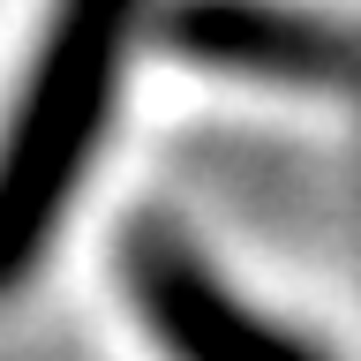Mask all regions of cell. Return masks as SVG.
<instances>
[{"mask_svg": "<svg viewBox=\"0 0 361 361\" xmlns=\"http://www.w3.org/2000/svg\"><path fill=\"white\" fill-rule=\"evenodd\" d=\"M121 279L166 361H324L309 338L256 316L173 226H135L121 248Z\"/></svg>", "mask_w": 361, "mask_h": 361, "instance_id": "2", "label": "cell"}, {"mask_svg": "<svg viewBox=\"0 0 361 361\" xmlns=\"http://www.w3.org/2000/svg\"><path fill=\"white\" fill-rule=\"evenodd\" d=\"M151 0H53L0 128V301L45 264L106 143Z\"/></svg>", "mask_w": 361, "mask_h": 361, "instance_id": "1", "label": "cell"}, {"mask_svg": "<svg viewBox=\"0 0 361 361\" xmlns=\"http://www.w3.org/2000/svg\"><path fill=\"white\" fill-rule=\"evenodd\" d=\"M158 38L188 53L196 68L219 75H256V83H309L338 90L361 83V38L301 8H271V0H180L166 8Z\"/></svg>", "mask_w": 361, "mask_h": 361, "instance_id": "3", "label": "cell"}]
</instances>
